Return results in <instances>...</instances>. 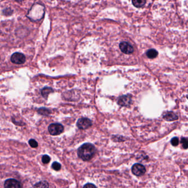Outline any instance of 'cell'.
I'll return each mask as SVG.
<instances>
[{"instance_id": "cell-1", "label": "cell", "mask_w": 188, "mask_h": 188, "mask_svg": "<svg viewBox=\"0 0 188 188\" xmlns=\"http://www.w3.org/2000/svg\"><path fill=\"white\" fill-rule=\"evenodd\" d=\"M95 151V147L93 144L85 143L78 149V155L83 161H88L93 158Z\"/></svg>"}, {"instance_id": "cell-2", "label": "cell", "mask_w": 188, "mask_h": 188, "mask_svg": "<svg viewBox=\"0 0 188 188\" xmlns=\"http://www.w3.org/2000/svg\"><path fill=\"white\" fill-rule=\"evenodd\" d=\"M63 127L59 123L50 124L48 128V132L52 135H58L63 131Z\"/></svg>"}, {"instance_id": "cell-3", "label": "cell", "mask_w": 188, "mask_h": 188, "mask_svg": "<svg viewBox=\"0 0 188 188\" xmlns=\"http://www.w3.org/2000/svg\"><path fill=\"white\" fill-rule=\"evenodd\" d=\"M26 60V56L20 52L14 53L11 57V62L14 64H23Z\"/></svg>"}, {"instance_id": "cell-4", "label": "cell", "mask_w": 188, "mask_h": 188, "mask_svg": "<svg viewBox=\"0 0 188 188\" xmlns=\"http://www.w3.org/2000/svg\"><path fill=\"white\" fill-rule=\"evenodd\" d=\"M132 173L137 176L144 175L146 172L145 167L139 163H136L132 166Z\"/></svg>"}, {"instance_id": "cell-5", "label": "cell", "mask_w": 188, "mask_h": 188, "mask_svg": "<svg viewBox=\"0 0 188 188\" xmlns=\"http://www.w3.org/2000/svg\"><path fill=\"white\" fill-rule=\"evenodd\" d=\"M4 188H22L20 182L15 179H8L4 182Z\"/></svg>"}, {"instance_id": "cell-6", "label": "cell", "mask_w": 188, "mask_h": 188, "mask_svg": "<svg viewBox=\"0 0 188 188\" xmlns=\"http://www.w3.org/2000/svg\"><path fill=\"white\" fill-rule=\"evenodd\" d=\"M77 125L79 129H86L89 128L91 126L92 122L89 119L86 118H80L78 120Z\"/></svg>"}, {"instance_id": "cell-7", "label": "cell", "mask_w": 188, "mask_h": 188, "mask_svg": "<svg viewBox=\"0 0 188 188\" xmlns=\"http://www.w3.org/2000/svg\"><path fill=\"white\" fill-rule=\"evenodd\" d=\"M120 48L121 51L125 54H131L134 51L132 46L127 42H122L120 44Z\"/></svg>"}, {"instance_id": "cell-8", "label": "cell", "mask_w": 188, "mask_h": 188, "mask_svg": "<svg viewBox=\"0 0 188 188\" xmlns=\"http://www.w3.org/2000/svg\"><path fill=\"white\" fill-rule=\"evenodd\" d=\"M132 101V99L129 96H123L119 98L118 104L123 106H128Z\"/></svg>"}, {"instance_id": "cell-9", "label": "cell", "mask_w": 188, "mask_h": 188, "mask_svg": "<svg viewBox=\"0 0 188 188\" xmlns=\"http://www.w3.org/2000/svg\"><path fill=\"white\" fill-rule=\"evenodd\" d=\"M163 118L167 121H174L178 120V116L173 112H167L163 115Z\"/></svg>"}, {"instance_id": "cell-10", "label": "cell", "mask_w": 188, "mask_h": 188, "mask_svg": "<svg viewBox=\"0 0 188 188\" xmlns=\"http://www.w3.org/2000/svg\"><path fill=\"white\" fill-rule=\"evenodd\" d=\"M146 3V0H132V4L137 8L143 7Z\"/></svg>"}, {"instance_id": "cell-11", "label": "cell", "mask_w": 188, "mask_h": 188, "mask_svg": "<svg viewBox=\"0 0 188 188\" xmlns=\"http://www.w3.org/2000/svg\"><path fill=\"white\" fill-rule=\"evenodd\" d=\"M49 184L47 181L42 180L36 183L34 185V188H48Z\"/></svg>"}, {"instance_id": "cell-12", "label": "cell", "mask_w": 188, "mask_h": 188, "mask_svg": "<svg viewBox=\"0 0 188 188\" xmlns=\"http://www.w3.org/2000/svg\"><path fill=\"white\" fill-rule=\"evenodd\" d=\"M146 55L151 59L156 58L158 55V52L155 49H150L146 52Z\"/></svg>"}, {"instance_id": "cell-13", "label": "cell", "mask_w": 188, "mask_h": 188, "mask_svg": "<svg viewBox=\"0 0 188 188\" xmlns=\"http://www.w3.org/2000/svg\"><path fill=\"white\" fill-rule=\"evenodd\" d=\"M53 91V90L50 88H45L43 90H41V94L43 95V97L45 98H47L48 95L50 93H51Z\"/></svg>"}, {"instance_id": "cell-14", "label": "cell", "mask_w": 188, "mask_h": 188, "mask_svg": "<svg viewBox=\"0 0 188 188\" xmlns=\"http://www.w3.org/2000/svg\"><path fill=\"white\" fill-rule=\"evenodd\" d=\"M13 11L12 9H9V8H6L2 11V13L3 14L6 16H11L13 13Z\"/></svg>"}, {"instance_id": "cell-15", "label": "cell", "mask_w": 188, "mask_h": 188, "mask_svg": "<svg viewBox=\"0 0 188 188\" xmlns=\"http://www.w3.org/2000/svg\"><path fill=\"white\" fill-rule=\"evenodd\" d=\"M52 168L56 171H60L61 168V165L60 163L57 162H54L52 164Z\"/></svg>"}, {"instance_id": "cell-16", "label": "cell", "mask_w": 188, "mask_h": 188, "mask_svg": "<svg viewBox=\"0 0 188 188\" xmlns=\"http://www.w3.org/2000/svg\"><path fill=\"white\" fill-rule=\"evenodd\" d=\"M181 142L182 144L183 147L184 149H187L188 148V139L186 137H183L182 139Z\"/></svg>"}, {"instance_id": "cell-17", "label": "cell", "mask_w": 188, "mask_h": 188, "mask_svg": "<svg viewBox=\"0 0 188 188\" xmlns=\"http://www.w3.org/2000/svg\"><path fill=\"white\" fill-rule=\"evenodd\" d=\"M29 145L33 148H36L38 146V144L37 141L35 140L34 139H30L29 141Z\"/></svg>"}, {"instance_id": "cell-18", "label": "cell", "mask_w": 188, "mask_h": 188, "mask_svg": "<svg viewBox=\"0 0 188 188\" xmlns=\"http://www.w3.org/2000/svg\"><path fill=\"white\" fill-rule=\"evenodd\" d=\"M50 157L48 155H43L42 157V162L44 164H47L48 163L50 162Z\"/></svg>"}, {"instance_id": "cell-19", "label": "cell", "mask_w": 188, "mask_h": 188, "mask_svg": "<svg viewBox=\"0 0 188 188\" xmlns=\"http://www.w3.org/2000/svg\"><path fill=\"white\" fill-rule=\"evenodd\" d=\"M171 144L174 146H176L179 144V139L178 137H174L171 140Z\"/></svg>"}, {"instance_id": "cell-20", "label": "cell", "mask_w": 188, "mask_h": 188, "mask_svg": "<svg viewBox=\"0 0 188 188\" xmlns=\"http://www.w3.org/2000/svg\"><path fill=\"white\" fill-rule=\"evenodd\" d=\"M48 110L45 108H40L38 110V112L41 115H46V113L48 112Z\"/></svg>"}, {"instance_id": "cell-21", "label": "cell", "mask_w": 188, "mask_h": 188, "mask_svg": "<svg viewBox=\"0 0 188 188\" xmlns=\"http://www.w3.org/2000/svg\"><path fill=\"white\" fill-rule=\"evenodd\" d=\"M83 188H97L93 184H91V183H88V184H85Z\"/></svg>"}, {"instance_id": "cell-22", "label": "cell", "mask_w": 188, "mask_h": 188, "mask_svg": "<svg viewBox=\"0 0 188 188\" xmlns=\"http://www.w3.org/2000/svg\"><path fill=\"white\" fill-rule=\"evenodd\" d=\"M18 3H21L24 0H16Z\"/></svg>"}, {"instance_id": "cell-23", "label": "cell", "mask_w": 188, "mask_h": 188, "mask_svg": "<svg viewBox=\"0 0 188 188\" xmlns=\"http://www.w3.org/2000/svg\"><path fill=\"white\" fill-rule=\"evenodd\" d=\"M187 98H188V96H187Z\"/></svg>"}]
</instances>
